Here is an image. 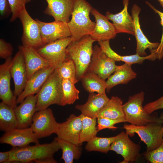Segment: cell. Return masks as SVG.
Returning a JSON list of instances; mask_svg holds the SVG:
<instances>
[{
  "label": "cell",
  "mask_w": 163,
  "mask_h": 163,
  "mask_svg": "<svg viewBox=\"0 0 163 163\" xmlns=\"http://www.w3.org/2000/svg\"><path fill=\"white\" fill-rule=\"evenodd\" d=\"M92 8L85 0H75L72 18L67 23L72 41L91 35L93 32L95 22L92 21L89 17Z\"/></svg>",
  "instance_id": "cell-1"
},
{
  "label": "cell",
  "mask_w": 163,
  "mask_h": 163,
  "mask_svg": "<svg viewBox=\"0 0 163 163\" xmlns=\"http://www.w3.org/2000/svg\"><path fill=\"white\" fill-rule=\"evenodd\" d=\"M95 41L90 35H86L78 40L72 41L66 49V60L73 61L78 81L87 71L93 53V44Z\"/></svg>",
  "instance_id": "cell-2"
},
{
  "label": "cell",
  "mask_w": 163,
  "mask_h": 163,
  "mask_svg": "<svg viewBox=\"0 0 163 163\" xmlns=\"http://www.w3.org/2000/svg\"><path fill=\"white\" fill-rule=\"evenodd\" d=\"M60 149L59 142L55 139L50 143L13 147L9 151V163H30L44 158L53 157L54 153Z\"/></svg>",
  "instance_id": "cell-3"
},
{
  "label": "cell",
  "mask_w": 163,
  "mask_h": 163,
  "mask_svg": "<svg viewBox=\"0 0 163 163\" xmlns=\"http://www.w3.org/2000/svg\"><path fill=\"white\" fill-rule=\"evenodd\" d=\"M62 79L56 69L49 76L37 94L36 111L47 108L54 104L61 106Z\"/></svg>",
  "instance_id": "cell-4"
},
{
  "label": "cell",
  "mask_w": 163,
  "mask_h": 163,
  "mask_svg": "<svg viewBox=\"0 0 163 163\" xmlns=\"http://www.w3.org/2000/svg\"><path fill=\"white\" fill-rule=\"evenodd\" d=\"M145 94L143 91L129 97L128 101L123 105L126 122L137 126L145 125L152 122L162 121L157 114L152 115L145 110L142 104Z\"/></svg>",
  "instance_id": "cell-5"
},
{
  "label": "cell",
  "mask_w": 163,
  "mask_h": 163,
  "mask_svg": "<svg viewBox=\"0 0 163 163\" xmlns=\"http://www.w3.org/2000/svg\"><path fill=\"white\" fill-rule=\"evenodd\" d=\"M123 128L131 136L137 134L147 146L146 151L153 150L159 146L163 141L162 124L158 122H151L145 125L137 126L124 124Z\"/></svg>",
  "instance_id": "cell-6"
},
{
  "label": "cell",
  "mask_w": 163,
  "mask_h": 163,
  "mask_svg": "<svg viewBox=\"0 0 163 163\" xmlns=\"http://www.w3.org/2000/svg\"><path fill=\"white\" fill-rule=\"evenodd\" d=\"M18 18L23 27L22 46L37 50L44 45L45 44L42 40L39 25L36 20L29 15L26 7L20 13Z\"/></svg>",
  "instance_id": "cell-7"
},
{
  "label": "cell",
  "mask_w": 163,
  "mask_h": 163,
  "mask_svg": "<svg viewBox=\"0 0 163 163\" xmlns=\"http://www.w3.org/2000/svg\"><path fill=\"white\" fill-rule=\"evenodd\" d=\"M59 126V123L56 121L52 110L47 108L35 112L30 127L39 139L56 134Z\"/></svg>",
  "instance_id": "cell-8"
},
{
  "label": "cell",
  "mask_w": 163,
  "mask_h": 163,
  "mask_svg": "<svg viewBox=\"0 0 163 163\" xmlns=\"http://www.w3.org/2000/svg\"><path fill=\"white\" fill-rule=\"evenodd\" d=\"M116 61L108 57L100 46H95L87 72H94L105 80L114 73L118 66Z\"/></svg>",
  "instance_id": "cell-9"
},
{
  "label": "cell",
  "mask_w": 163,
  "mask_h": 163,
  "mask_svg": "<svg viewBox=\"0 0 163 163\" xmlns=\"http://www.w3.org/2000/svg\"><path fill=\"white\" fill-rule=\"evenodd\" d=\"M116 139L111 145L110 150L121 155L123 160L120 163L136 161L140 156L141 146L132 141L126 133L122 132L117 135Z\"/></svg>",
  "instance_id": "cell-10"
},
{
  "label": "cell",
  "mask_w": 163,
  "mask_h": 163,
  "mask_svg": "<svg viewBox=\"0 0 163 163\" xmlns=\"http://www.w3.org/2000/svg\"><path fill=\"white\" fill-rule=\"evenodd\" d=\"M72 41L71 37L45 44L36 50L43 57L57 67L66 59V49Z\"/></svg>",
  "instance_id": "cell-11"
},
{
  "label": "cell",
  "mask_w": 163,
  "mask_h": 163,
  "mask_svg": "<svg viewBox=\"0 0 163 163\" xmlns=\"http://www.w3.org/2000/svg\"><path fill=\"white\" fill-rule=\"evenodd\" d=\"M36 20L39 25L42 40L45 44L71 36L67 23L55 20L51 22H45L38 19Z\"/></svg>",
  "instance_id": "cell-12"
},
{
  "label": "cell",
  "mask_w": 163,
  "mask_h": 163,
  "mask_svg": "<svg viewBox=\"0 0 163 163\" xmlns=\"http://www.w3.org/2000/svg\"><path fill=\"white\" fill-rule=\"evenodd\" d=\"M141 11V8L137 5L134 4L133 6L131 14L134 23V36L136 41V53L141 56H147V54L145 50L148 49L151 53H154L157 55L156 50L159 43L150 42L143 33L140 27L139 21V15Z\"/></svg>",
  "instance_id": "cell-13"
},
{
  "label": "cell",
  "mask_w": 163,
  "mask_h": 163,
  "mask_svg": "<svg viewBox=\"0 0 163 163\" xmlns=\"http://www.w3.org/2000/svg\"><path fill=\"white\" fill-rule=\"evenodd\" d=\"M10 73L14 83V94L18 97L24 89L28 80L24 56L20 50L12 60Z\"/></svg>",
  "instance_id": "cell-14"
},
{
  "label": "cell",
  "mask_w": 163,
  "mask_h": 163,
  "mask_svg": "<svg viewBox=\"0 0 163 163\" xmlns=\"http://www.w3.org/2000/svg\"><path fill=\"white\" fill-rule=\"evenodd\" d=\"M38 139L30 127L16 128L5 132L0 138V142L10 145L13 147H21L31 143L39 144Z\"/></svg>",
  "instance_id": "cell-15"
},
{
  "label": "cell",
  "mask_w": 163,
  "mask_h": 163,
  "mask_svg": "<svg viewBox=\"0 0 163 163\" xmlns=\"http://www.w3.org/2000/svg\"><path fill=\"white\" fill-rule=\"evenodd\" d=\"M12 60L11 57L0 66V98L2 102L14 109L17 107V98L10 87V67Z\"/></svg>",
  "instance_id": "cell-16"
},
{
  "label": "cell",
  "mask_w": 163,
  "mask_h": 163,
  "mask_svg": "<svg viewBox=\"0 0 163 163\" xmlns=\"http://www.w3.org/2000/svg\"><path fill=\"white\" fill-rule=\"evenodd\" d=\"M91 13L94 17L96 24L94 31L90 35L93 39L98 42L114 38L117 34L115 27L107 17L94 8Z\"/></svg>",
  "instance_id": "cell-17"
},
{
  "label": "cell",
  "mask_w": 163,
  "mask_h": 163,
  "mask_svg": "<svg viewBox=\"0 0 163 163\" xmlns=\"http://www.w3.org/2000/svg\"><path fill=\"white\" fill-rule=\"evenodd\" d=\"M82 127V121L80 115L71 114L66 120L59 123L56 134L58 138L79 145V139Z\"/></svg>",
  "instance_id": "cell-18"
},
{
  "label": "cell",
  "mask_w": 163,
  "mask_h": 163,
  "mask_svg": "<svg viewBox=\"0 0 163 163\" xmlns=\"http://www.w3.org/2000/svg\"><path fill=\"white\" fill-rule=\"evenodd\" d=\"M51 66L35 72L28 80L25 87L17 98V104L20 103L27 96L37 94L49 76L56 68Z\"/></svg>",
  "instance_id": "cell-19"
},
{
  "label": "cell",
  "mask_w": 163,
  "mask_h": 163,
  "mask_svg": "<svg viewBox=\"0 0 163 163\" xmlns=\"http://www.w3.org/2000/svg\"><path fill=\"white\" fill-rule=\"evenodd\" d=\"M129 0H123V8L120 12L113 14L108 11L105 16L113 22L116 34L126 33L134 35V26L133 17L129 14L128 7Z\"/></svg>",
  "instance_id": "cell-20"
},
{
  "label": "cell",
  "mask_w": 163,
  "mask_h": 163,
  "mask_svg": "<svg viewBox=\"0 0 163 163\" xmlns=\"http://www.w3.org/2000/svg\"><path fill=\"white\" fill-rule=\"evenodd\" d=\"M31 0H27V2ZM47 5L44 11L55 21L68 23L72 12L75 0H45Z\"/></svg>",
  "instance_id": "cell-21"
},
{
  "label": "cell",
  "mask_w": 163,
  "mask_h": 163,
  "mask_svg": "<svg viewBox=\"0 0 163 163\" xmlns=\"http://www.w3.org/2000/svg\"><path fill=\"white\" fill-rule=\"evenodd\" d=\"M36 95H31L27 97L14 109L17 120V128H26L31 126L33 116L37 111Z\"/></svg>",
  "instance_id": "cell-22"
},
{
  "label": "cell",
  "mask_w": 163,
  "mask_h": 163,
  "mask_svg": "<svg viewBox=\"0 0 163 163\" xmlns=\"http://www.w3.org/2000/svg\"><path fill=\"white\" fill-rule=\"evenodd\" d=\"M18 49L22 52L24 56L28 80L39 70L54 66L41 56L34 48L19 46Z\"/></svg>",
  "instance_id": "cell-23"
},
{
  "label": "cell",
  "mask_w": 163,
  "mask_h": 163,
  "mask_svg": "<svg viewBox=\"0 0 163 163\" xmlns=\"http://www.w3.org/2000/svg\"><path fill=\"white\" fill-rule=\"evenodd\" d=\"M109 99L106 94L90 93L88 100L85 104H78L75 107L85 116L97 118L100 112Z\"/></svg>",
  "instance_id": "cell-24"
},
{
  "label": "cell",
  "mask_w": 163,
  "mask_h": 163,
  "mask_svg": "<svg viewBox=\"0 0 163 163\" xmlns=\"http://www.w3.org/2000/svg\"><path fill=\"white\" fill-rule=\"evenodd\" d=\"M98 43L102 51L109 57L116 62L122 61L125 63L132 65L134 64H142L146 59L154 61L158 59V56L155 53L141 56L137 54L129 56H121L114 51L111 48L109 40L100 41Z\"/></svg>",
  "instance_id": "cell-25"
},
{
  "label": "cell",
  "mask_w": 163,
  "mask_h": 163,
  "mask_svg": "<svg viewBox=\"0 0 163 163\" xmlns=\"http://www.w3.org/2000/svg\"><path fill=\"white\" fill-rule=\"evenodd\" d=\"M136 73L132 69L131 65L125 63L118 66L113 74L106 81V91L109 92L112 88L119 84H126L136 78Z\"/></svg>",
  "instance_id": "cell-26"
},
{
  "label": "cell",
  "mask_w": 163,
  "mask_h": 163,
  "mask_svg": "<svg viewBox=\"0 0 163 163\" xmlns=\"http://www.w3.org/2000/svg\"><path fill=\"white\" fill-rule=\"evenodd\" d=\"M81 80L84 89L89 93L96 92L100 94H106V81L97 74L87 72Z\"/></svg>",
  "instance_id": "cell-27"
},
{
  "label": "cell",
  "mask_w": 163,
  "mask_h": 163,
  "mask_svg": "<svg viewBox=\"0 0 163 163\" xmlns=\"http://www.w3.org/2000/svg\"><path fill=\"white\" fill-rule=\"evenodd\" d=\"M121 99L112 96L100 112L97 117H102L117 119H125Z\"/></svg>",
  "instance_id": "cell-28"
},
{
  "label": "cell",
  "mask_w": 163,
  "mask_h": 163,
  "mask_svg": "<svg viewBox=\"0 0 163 163\" xmlns=\"http://www.w3.org/2000/svg\"><path fill=\"white\" fill-rule=\"evenodd\" d=\"M18 123L14 109L0 103V130L5 132L17 128Z\"/></svg>",
  "instance_id": "cell-29"
},
{
  "label": "cell",
  "mask_w": 163,
  "mask_h": 163,
  "mask_svg": "<svg viewBox=\"0 0 163 163\" xmlns=\"http://www.w3.org/2000/svg\"><path fill=\"white\" fill-rule=\"evenodd\" d=\"M59 142L62 151L61 159L65 163H72L73 160L78 159L81 157L82 148L80 145L58 138H54Z\"/></svg>",
  "instance_id": "cell-30"
},
{
  "label": "cell",
  "mask_w": 163,
  "mask_h": 163,
  "mask_svg": "<svg viewBox=\"0 0 163 163\" xmlns=\"http://www.w3.org/2000/svg\"><path fill=\"white\" fill-rule=\"evenodd\" d=\"M82 121V127L80 133L79 145L88 142L96 136L97 118H92L82 114L79 115Z\"/></svg>",
  "instance_id": "cell-31"
},
{
  "label": "cell",
  "mask_w": 163,
  "mask_h": 163,
  "mask_svg": "<svg viewBox=\"0 0 163 163\" xmlns=\"http://www.w3.org/2000/svg\"><path fill=\"white\" fill-rule=\"evenodd\" d=\"M117 137V135L109 137L96 136L87 142L85 149L88 152L97 151L107 153L110 150L111 144Z\"/></svg>",
  "instance_id": "cell-32"
},
{
  "label": "cell",
  "mask_w": 163,
  "mask_h": 163,
  "mask_svg": "<svg viewBox=\"0 0 163 163\" xmlns=\"http://www.w3.org/2000/svg\"><path fill=\"white\" fill-rule=\"evenodd\" d=\"M75 83L69 80H62V97L61 106L73 104L79 99L80 92L75 88Z\"/></svg>",
  "instance_id": "cell-33"
},
{
  "label": "cell",
  "mask_w": 163,
  "mask_h": 163,
  "mask_svg": "<svg viewBox=\"0 0 163 163\" xmlns=\"http://www.w3.org/2000/svg\"><path fill=\"white\" fill-rule=\"evenodd\" d=\"M56 69L62 80L68 79L75 84L78 81L76 78L75 65L72 59H66Z\"/></svg>",
  "instance_id": "cell-34"
},
{
  "label": "cell",
  "mask_w": 163,
  "mask_h": 163,
  "mask_svg": "<svg viewBox=\"0 0 163 163\" xmlns=\"http://www.w3.org/2000/svg\"><path fill=\"white\" fill-rule=\"evenodd\" d=\"M125 122H126V120L125 119H113L99 117L97 118V129L98 132L105 129L115 130L118 128L114 126L115 124Z\"/></svg>",
  "instance_id": "cell-35"
},
{
  "label": "cell",
  "mask_w": 163,
  "mask_h": 163,
  "mask_svg": "<svg viewBox=\"0 0 163 163\" xmlns=\"http://www.w3.org/2000/svg\"><path fill=\"white\" fill-rule=\"evenodd\" d=\"M145 158L151 163H163V141L156 149L142 154Z\"/></svg>",
  "instance_id": "cell-36"
},
{
  "label": "cell",
  "mask_w": 163,
  "mask_h": 163,
  "mask_svg": "<svg viewBox=\"0 0 163 163\" xmlns=\"http://www.w3.org/2000/svg\"><path fill=\"white\" fill-rule=\"evenodd\" d=\"M10 7L12 16L10 21H15L24 8L25 7L27 0H8Z\"/></svg>",
  "instance_id": "cell-37"
},
{
  "label": "cell",
  "mask_w": 163,
  "mask_h": 163,
  "mask_svg": "<svg viewBox=\"0 0 163 163\" xmlns=\"http://www.w3.org/2000/svg\"><path fill=\"white\" fill-rule=\"evenodd\" d=\"M145 3L158 15L161 19V24L162 27V33L159 45L156 50V53L158 57V59L160 60L163 58V12L156 9L148 2L146 1Z\"/></svg>",
  "instance_id": "cell-38"
},
{
  "label": "cell",
  "mask_w": 163,
  "mask_h": 163,
  "mask_svg": "<svg viewBox=\"0 0 163 163\" xmlns=\"http://www.w3.org/2000/svg\"><path fill=\"white\" fill-rule=\"evenodd\" d=\"M13 48L11 44L2 39H0V57L6 59L11 57Z\"/></svg>",
  "instance_id": "cell-39"
},
{
  "label": "cell",
  "mask_w": 163,
  "mask_h": 163,
  "mask_svg": "<svg viewBox=\"0 0 163 163\" xmlns=\"http://www.w3.org/2000/svg\"><path fill=\"white\" fill-rule=\"evenodd\" d=\"M144 108L150 115L156 110L163 109V96L156 101L146 104Z\"/></svg>",
  "instance_id": "cell-40"
},
{
  "label": "cell",
  "mask_w": 163,
  "mask_h": 163,
  "mask_svg": "<svg viewBox=\"0 0 163 163\" xmlns=\"http://www.w3.org/2000/svg\"><path fill=\"white\" fill-rule=\"evenodd\" d=\"M0 12L2 17H6L11 13L8 0H0Z\"/></svg>",
  "instance_id": "cell-41"
},
{
  "label": "cell",
  "mask_w": 163,
  "mask_h": 163,
  "mask_svg": "<svg viewBox=\"0 0 163 163\" xmlns=\"http://www.w3.org/2000/svg\"><path fill=\"white\" fill-rule=\"evenodd\" d=\"M10 151L0 152V163H9L10 159Z\"/></svg>",
  "instance_id": "cell-42"
},
{
  "label": "cell",
  "mask_w": 163,
  "mask_h": 163,
  "mask_svg": "<svg viewBox=\"0 0 163 163\" xmlns=\"http://www.w3.org/2000/svg\"><path fill=\"white\" fill-rule=\"evenodd\" d=\"M34 162L38 163H56L57 162L53 157L44 158L35 160Z\"/></svg>",
  "instance_id": "cell-43"
},
{
  "label": "cell",
  "mask_w": 163,
  "mask_h": 163,
  "mask_svg": "<svg viewBox=\"0 0 163 163\" xmlns=\"http://www.w3.org/2000/svg\"><path fill=\"white\" fill-rule=\"evenodd\" d=\"M159 117L162 121V124L163 128V113H161V114L160 116Z\"/></svg>",
  "instance_id": "cell-44"
},
{
  "label": "cell",
  "mask_w": 163,
  "mask_h": 163,
  "mask_svg": "<svg viewBox=\"0 0 163 163\" xmlns=\"http://www.w3.org/2000/svg\"><path fill=\"white\" fill-rule=\"evenodd\" d=\"M160 3V5L163 8V0H157Z\"/></svg>",
  "instance_id": "cell-45"
}]
</instances>
